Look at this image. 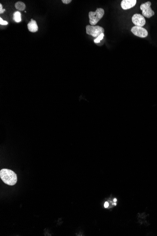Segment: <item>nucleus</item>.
<instances>
[{
  "instance_id": "obj_1",
  "label": "nucleus",
  "mask_w": 157,
  "mask_h": 236,
  "mask_svg": "<svg viewBox=\"0 0 157 236\" xmlns=\"http://www.w3.org/2000/svg\"><path fill=\"white\" fill-rule=\"evenodd\" d=\"M0 177L3 182L10 186L15 185L17 182L16 174L9 169H2L0 171Z\"/></svg>"
},
{
  "instance_id": "obj_2",
  "label": "nucleus",
  "mask_w": 157,
  "mask_h": 236,
  "mask_svg": "<svg viewBox=\"0 0 157 236\" xmlns=\"http://www.w3.org/2000/svg\"><path fill=\"white\" fill-rule=\"evenodd\" d=\"M104 14V10L102 8L97 9L95 12L90 11L88 13L90 24L93 26L96 25L103 18Z\"/></svg>"
},
{
  "instance_id": "obj_3",
  "label": "nucleus",
  "mask_w": 157,
  "mask_h": 236,
  "mask_svg": "<svg viewBox=\"0 0 157 236\" xmlns=\"http://www.w3.org/2000/svg\"><path fill=\"white\" fill-rule=\"evenodd\" d=\"M86 33L94 37H97L102 34H104V30L103 27L99 26L88 25L86 26Z\"/></svg>"
},
{
  "instance_id": "obj_4",
  "label": "nucleus",
  "mask_w": 157,
  "mask_h": 236,
  "mask_svg": "<svg viewBox=\"0 0 157 236\" xmlns=\"http://www.w3.org/2000/svg\"><path fill=\"white\" fill-rule=\"evenodd\" d=\"M151 2H147L145 3H143L140 6V9L142 11V14L143 17L150 18L155 14L154 11L151 8Z\"/></svg>"
},
{
  "instance_id": "obj_5",
  "label": "nucleus",
  "mask_w": 157,
  "mask_h": 236,
  "mask_svg": "<svg viewBox=\"0 0 157 236\" xmlns=\"http://www.w3.org/2000/svg\"><path fill=\"white\" fill-rule=\"evenodd\" d=\"M132 33L135 35L141 38H145L148 36V32L145 28L140 26H133L131 29Z\"/></svg>"
},
{
  "instance_id": "obj_6",
  "label": "nucleus",
  "mask_w": 157,
  "mask_h": 236,
  "mask_svg": "<svg viewBox=\"0 0 157 236\" xmlns=\"http://www.w3.org/2000/svg\"><path fill=\"white\" fill-rule=\"evenodd\" d=\"M132 21L135 26L143 27L146 23L144 17L140 14H135L132 18Z\"/></svg>"
},
{
  "instance_id": "obj_7",
  "label": "nucleus",
  "mask_w": 157,
  "mask_h": 236,
  "mask_svg": "<svg viewBox=\"0 0 157 236\" xmlns=\"http://www.w3.org/2000/svg\"><path fill=\"white\" fill-rule=\"evenodd\" d=\"M136 0H123L121 2V7L123 10L129 9L135 6Z\"/></svg>"
},
{
  "instance_id": "obj_8",
  "label": "nucleus",
  "mask_w": 157,
  "mask_h": 236,
  "mask_svg": "<svg viewBox=\"0 0 157 236\" xmlns=\"http://www.w3.org/2000/svg\"><path fill=\"white\" fill-rule=\"evenodd\" d=\"M28 30L31 32H36L38 30V26L35 20L31 19V22L27 24Z\"/></svg>"
},
{
  "instance_id": "obj_9",
  "label": "nucleus",
  "mask_w": 157,
  "mask_h": 236,
  "mask_svg": "<svg viewBox=\"0 0 157 236\" xmlns=\"http://www.w3.org/2000/svg\"><path fill=\"white\" fill-rule=\"evenodd\" d=\"M15 6L16 9L20 10V11H23V10H24L26 9V4L24 2H16L15 3Z\"/></svg>"
},
{
  "instance_id": "obj_10",
  "label": "nucleus",
  "mask_w": 157,
  "mask_h": 236,
  "mask_svg": "<svg viewBox=\"0 0 157 236\" xmlns=\"http://www.w3.org/2000/svg\"><path fill=\"white\" fill-rule=\"evenodd\" d=\"M13 20L17 23L21 21V14L19 11H15L13 14Z\"/></svg>"
},
{
  "instance_id": "obj_11",
  "label": "nucleus",
  "mask_w": 157,
  "mask_h": 236,
  "mask_svg": "<svg viewBox=\"0 0 157 236\" xmlns=\"http://www.w3.org/2000/svg\"><path fill=\"white\" fill-rule=\"evenodd\" d=\"M104 37V34H102L99 36H98L96 39L94 40V42L96 43H99L100 41L103 40Z\"/></svg>"
},
{
  "instance_id": "obj_12",
  "label": "nucleus",
  "mask_w": 157,
  "mask_h": 236,
  "mask_svg": "<svg viewBox=\"0 0 157 236\" xmlns=\"http://www.w3.org/2000/svg\"><path fill=\"white\" fill-rule=\"evenodd\" d=\"M0 24L1 25H7L8 24V22L4 21L2 18H0Z\"/></svg>"
},
{
  "instance_id": "obj_13",
  "label": "nucleus",
  "mask_w": 157,
  "mask_h": 236,
  "mask_svg": "<svg viewBox=\"0 0 157 236\" xmlns=\"http://www.w3.org/2000/svg\"><path fill=\"white\" fill-rule=\"evenodd\" d=\"M62 2H63V3L67 4L71 2L72 0H62Z\"/></svg>"
},
{
  "instance_id": "obj_14",
  "label": "nucleus",
  "mask_w": 157,
  "mask_h": 236,
  "mask_svg": "<svg viewBox=\"0 0 157 236\" xmlns=\"http://www.w3.org/2000/svg\"><path fill=\"white\" fill-rule=\"evenodd\" d=\"M5 11V9H2V4H0V14H2Z\"/></svg>"
},
{
  "instance_id": "obj_15",
  "label": "nucleus",
  "mask_w": 157,
  "mask_h": 236,
  "mask_svg": "<svg viewBox=\"0 0 157 236\" xmlns=\"http://www.w3.org/2000/svg\"><path fill=\"white\" fill-rule=\"evenodd\" d=\"M109 204L108 202H105L104 203V206L105 208H107L109 206Z\"/></svg>"
},
{
  "instance_id": "obj_16",
  "label": "nucleus",
  "mask_w": 157,
  "mask_h": 236,
  "mask_svg": "<svg viewBox=\"0 0 157 236\" xmlns=\"http://www.w3.org/2000/svg\"><path fill=\"white\" fill-rule=\"evenodd\" d=\"M113 201H114V202H116V201H117V199H116V198H114V199H113Z\"/></svg>"
},
{
  "instance_id": "obj_17",
  "label": "nucleus",
  "mask_w": 157,
  "mask_h": 236,
  "mask_svg": "<svg viewBox=\"0 0 157 236\" xmlns=\"http://www.w3.org/2000/svg\"><path fill=\"white\" fill-rule=\"evenodd\" d=\"M114 205H115V206H116V203H114Z\"/></svg>"
}]
</instances>
